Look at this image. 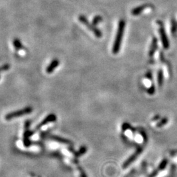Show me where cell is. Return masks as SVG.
<instances>
[{
    "mask_svg": "<svg viewBox=\"0 0 177 177\" xmlns=\"http://www.w3.org/2000/svg\"><path fill=\"white\" fill-rule=\"evenodd\" d=\"M30 125V121H26L24 124V133L23 141H24V144L25 146H29L30 144V142L29 141V137L31 134H32V132L30 131V129H29Z\"/></svg>",
    "mask_w": 177,
    "mask_h": 177,
    "instance_id": "cell-5",
    "label": "cell"
},
{
    "mask_svg": "<svg viewBox=\"0 0 177 177\" xmlns=\"http://www.w3.org/2000/svg\"><path fill=\"white\" fill-rule=\"evenodd\" d=\"M32 111H33V108H31V107L27 106V107H25V108L23 109L7 113V115H5V119L9 121V120H11L12 119L19 117L22 116L29 114V113L32 112Z\"/></svg>",
    "mask_w": 177,
    "mask_h": 177,
    "instance_id": "cell-2",
    "label": "cell"
},
{
    "mask_svg": "<svg viewBox=\"0 0 177 177\" xmlns=\"http://www.w3.org/2000/svg\"><path fill=\"white\" fill-rule=\"evenodd\" d=\"M157 24L160 25V33L161 38V41L163 43V45L165 47V49H167L169 47V42L165 34V28H164L163 24L161 21H157Z\"/></svg>",
    "mask_w": 177,
    "mask_h": 177,
    "instance_id": "cell-4",
    "label": "cell"
},
{
    "mask_svg": "<svg viewBox=\"0 0 177 177\" xmlns=\"http://www.w3.org/2000/svg\"><path fill=\"white\" fill-rule=\"evenodd\" d=\"M176 29H177V28H176V23L175 21H174L173 19L172 20V29H171L173 34H174L175 32V31H176Z\"/></svg>",
    "mask_w": 177,
    "mask_h": 177,
    "instance_id": "cell-14",
    "label": "cell"
},
{
    "mask_svg": "<svg viewBox=\"0 0 177 177\" xmlns=\"http://www.w3.org/2000/svg\"><path fill=\"white\" fill-rule=\"evenodd\" d=\"M157 47V40L155 37H154L153 41H152V44H151V49L150 50V52H149V55L150 56H152L155 52V50L156 49Z\"/></svg>",
    "mask_w": 177,
    "mask_h": 177,
    "instance_id": "cell-10",
    "label": "cell"
},
{
    "mask_svg": "<svg viewBox=\"0 0 177 177\" xmlns=\"http://www.w3.org/2000/svg\"><path fill=\"white\" fill-rule=\"evenodd\" d=\"M56 120V116L55 114H53V113H50V114L48 115L45 119H44L43 121L37 126L36 127V129H39L40 128H41L43 126L47 125L50 122H55Z\"/></svg>",
    "mask_w": 177,
    "mask_h": 177,
    "instance_id": "cell-6",
    "label": "cell"
},
{
    "mask_svg": "<svg viewBox=\"0 0 177 177\" xmlns=\"http://www.w3.org/2000/svg\"><path fill=\"white\" fill-rule=\"evenodd\" d=\"M125 21L123 20L120 21L119 22L118 30H117V35L116 37V40L114 41V44H113V53L114 54H117L119 50L120 45H121L122 37H123L124 30H125Z\"/></svg>",
    "mask_w": 177,
    "mask_h": 177,
    "instance_id": "cell-1",
    "label": "cell"
},
{
    "mask_svg": "<svg viewBox=\"0 0 177 177\" xmlns=\"http://www.w3.org/2000/svg\"><path fill=\"white\" fill-rule=\"evenodd\" d=\"M12 44H13V46L17 50H23L24 49L21 41H20V40H18V38H15V39L13 40V41H12Z\"/></svg>",
    "mask_w": 177,
    "mask_h": 177,
    "instance_id": "cell-9",
    "label": "cell"
},
{
    "mask_svg": "<svg viewBox=\"0 0 177 177\" xmlns=\"http://www.w3.org/2000/svg\"><path fill=\"white\" fill-rule=\"evenodd\" d=\"M148 5H147V4H145V5H142L141 6H139V7H136V8H135V9H133L132 10L131 14L132 15H135V16L140 15L141 12H142V11H144L145 9L148 7Z\"/></svg>",
    "mask_w": 177,
    "mask_h": 177,
    "instance_id": "cell-8",
    "label": "cell"
},
{
    "mask_svg": "<svg viewBox=\"0 0 177 177\" xmlns=\"http://www.w3.org/2000/svg\"><path fill=\"white\" fill-rule=\"evenodd\" d=\"M101 21H102V18H101L100 16H97L94 18V19L93 21V24L94 26H95V25H97Z\"/></svg>",
    "mask_w": 177,
    "mask_h": 177,
    "instance_id": "cell-13",
    "label": "cell"
},
{
    "mask_svg": "<svg viewBox=\"0 0 177 177\" xmlns=\"http://www.w3.org/2000/svg\"><path fill=\"white\" fill-rule=\"evenodd\" d=\"M79 21L82 23L84 24L85 26H86L88 29H89L90 30H91L93 34L95 35L97 37H100L102 36V33L100 32V31L99 30H98L97 28H95V26H94L93 24H91L88 21H87V19L85 17L81 15L79 17Z\"/></svg>",
    "mask_w": 177,
    "mask_h": 177,
    "instance_id": "cell-3",
    "label": "cell"
},
{
    "mask_svg": "<svg viewBox=\"0 0 177 177\" xmlns=\"http://www.w3.org/2000/svg\"><path fill=\"white\" fill-rule=\"evenodd\" d=\"M10 68V65L9 64H5L4 65L0 66V72L3 71H7Z\"/></svg>",
    "mask_w": 177,
    "mask_h": 177,
    "instance_id": "cell-12",
    "label": "cell"
},
{
    "mask_svg": "<svg viewBox=\"0 0 177 177\" xmlns=\"http://www.w3.org/2000/svg\"><path fill=\"white\" fill-rule=\"evenodd\" d=\"M60 64V61L59 59H53L51 62L50 63L49 65L46 68V72L47 74H51L54 72V70L55 69V68L56 67H58V66Z\"/></svg>",
    "mask_w": 177,
    "mask_h": 177,
    "instance_id": "cell-7",
    "label": "cell"
},
{
    "mask_svg": "<svg viewBox=\"0 0 177 177\" xmlns=\"http://www.w3.org/2000/svg\"><path fill=\"white\" fill-rule=\"evenodd\" d=\"M163 73L160 70L159 72H158V84H160V85H162L163 83Z\"/></svg>",
    "mask_w": 177,
    "mask_h": 177,
    "instance_id": "cell-11",
    "label": "cell"
}]
</instances>
